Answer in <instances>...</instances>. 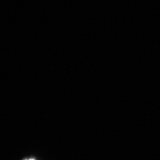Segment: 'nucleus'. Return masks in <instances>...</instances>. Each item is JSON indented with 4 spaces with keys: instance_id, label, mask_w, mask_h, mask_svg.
<instances>
[{
    "instance_id": "f257e3e1",
    "label": "nucleus",
    "mask_w": 160,
    "mask_h": 160,
    "mask_svg": "<svg viewBox=\"0 0 160 160\" xmlns=\"http://www.w3.org/2000/svg\"><path fill=\"white\" fill-rule=\"evenodd\" d=\"M35 160L34 159H28V160Z\"/></svg>"
}]
</instances>
